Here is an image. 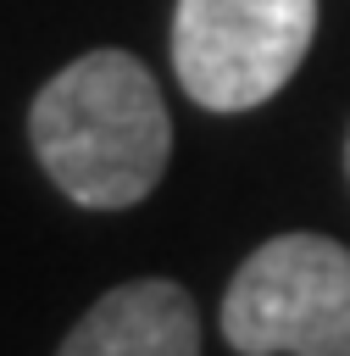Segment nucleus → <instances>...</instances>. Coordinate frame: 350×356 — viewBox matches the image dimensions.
I'll return each mask as SVG.
<instances>
[{"label": "nucleus", "mask_w": 350, "mask_h": 356, "mask_svg": "<svg viewBox=\"0 0 350 356\" xmlns=\"http://www.w3.org/2000/svg\"><path fill=\"white\" fill-rule=\"evenodd\" d=\"M239 356H350V250L328 234H278L222 295Z\"/></svg>", "instance_id": "f03ea898"}, {"label": "nucleus", "mask_w": 350, "mask_h": 356, "mask_svg": "<svg viewBox=\"0 0 350 356\" xmlns=\"http://www.w3.org/2000/svg\"><path fill=\"white\" fill-rule=\"evenodd\" d=\"M28 139L44 178L67 200L89 211H122L161 184L172 117L133 50H89L33 95Z\"/></svg>", "instance_id": "f257e3e1"}, {"label": "nucleus", "mask_w": 350, "mask_h": 356, "mask_svg": "<svg viewBox=\"0 0 350 356\" xmlns=\"http://www.w3.org/2000/svg\"><path fill=\"white\" fill-rule=\"evenodd\" d=\"M56 356H200V317L183 284L133 278L100 295Z\"/></svg>", "instance_id": "20e7f679"}, {"label": "nucleus", "mask_w": 350, "mask_h": 356, "mask_svg": "<svg viewBox=\"0 0 350 356\" xmlns=\"http://www.w3.org/2000/svg\"><path fill=\"white\" fill-rule=\"evenodd\" d=\"M344 178H350V134H344Z\"/></svg>", "instance_id": "39448f33"}, {"label": "nucleus", "mask_w": 350, "mask_h": 356, "mask_svg": "<svg viewBox=\"0 0 350 356\" xmlns=\"http://www.w3.org/2000/svg\"><path fill=\"white\" fill-rule=\"evenodd\" d=\"M317 39V0H178L172 72L206 111L272 100Z\"/></svg>", "instance_id": "7ed1b4c3"}]
</instances>
